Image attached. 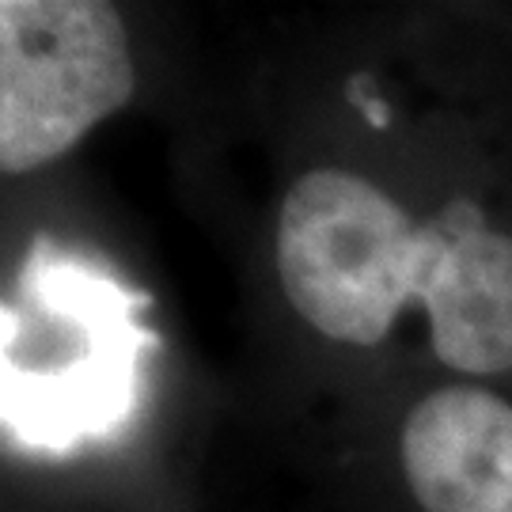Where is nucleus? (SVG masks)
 <instances>
[{
  "mask_svg": "<svg viewBox=\"0 0 512 512\" xmlns=\"http://www.w3.org/2000/svg\"><path fill=\"white\" fill-rule=\"evenodd\" d=\"M274 274L330 346L380 349L418 319L452 376H512V228L482 205L418 209L368 171L311 164L277 202Z\"/></svg>",
  "mask_w": 512,
  "mask_h": 512,
  "instance_id": "f257e3e1",
  "label": "nucleus"
},
{
  "mask_svg": "<svg viewBox=\"0 0 512 512\" xmlns=\"http://www.w3.org/2000/svg\"><path fill=\"white\" fill-rule=\"evenodd\" d=\"M137 95L122 12L103 0L0 4V171L23 179L65 160Z\"/></svg>",
  "mask_w": 512,
  "mask_h": 512,
  "instance_id": "f03ea898",
  "label": "nucleus"
},
{
  "mask_svg": "<svg viewBox=\"0 0 512 512\" xmlns=\"http://www.w3.org/2000/svg\"><path fill=\"white\" fill-rule=\"evenodd\" d=\"M399 467L418 512H512V403L475 380L425 391L399 425Z\"/></svg>",
  "mask_w": 512,
  "mask_h": 512,
  "instance_id": "7ed1b4c3",
  "label": "nucleus"
}]
</instances>
